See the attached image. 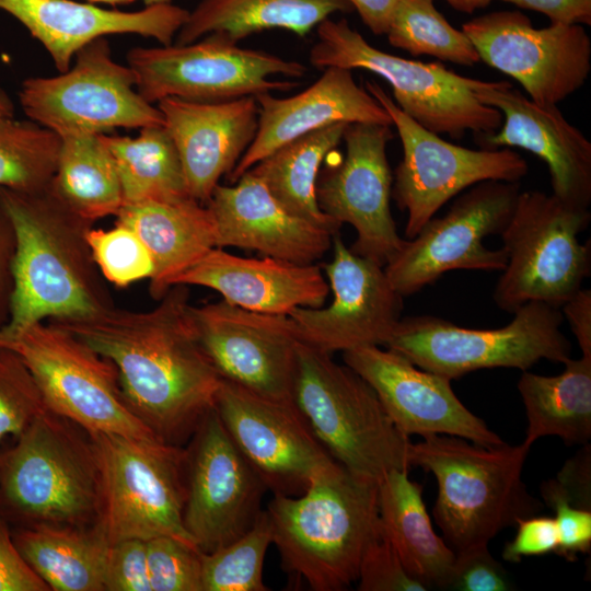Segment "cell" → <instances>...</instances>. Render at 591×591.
<instances>
[{"label": "cell", "mask_w": 591, "mask_h": 591, "mask_svg": "<svg viewBox=\"0 0 591 591\" xmlns=\"http://www.w3.org/2000/svg\"><path fill=\"white\" fill-rule=\"evenodd\" d=\"M270 544L271 522L263 510L245 534L215 552L201 553L202 591H267L263 566Z\"/></svg>", "instance_id": "obj_39"}, {"label": "cell", "mask_w": 591, "mask_h": 591, "mask_svg": "<svg viewBox=\"0 0 591 591\" xmlns=\"http://www.w3.org/2000/svg\"><path fill=\"white\" fill-rule=\"evenodd\" d=\"M363 24L375 35L386 34L399 0H348Z\"/></svg>", "instance_id": "obj_53"}, {"label": "cell", "mask_w": 591, "mask_h": 591, "mask_svg": "<svg viewBox=\"0 0 591 591\" xmlns=\"http://www.w3.org/2000/svg\"><path fill=\"white\" fill-rule=\"evenodd\" d=\"M557 375L523 371L518 381L528 427L524 442L556 436L566 444L591 439V357L568 358Z\"/></svg>", "instance_id": "obj_33"}, {"label": "cell", "mask_w": 591, "mask_h": 591, "mask_svg": "<svg viewBox=\"0 0 591 591\" xmlns=\"http://www.w3.org/2000/svg\"><path fill=\"white\" fill-rule=\"evenodd\" d=\"M126 59L138 93L151 104L166 97L218 102L290 91L298 82L269 77L302 78L308 71L299 61L240 47L222 32L185 45L134 47Z\"/></svg>", "instance_id": "obj_12"}, {"label": "cell", "mask_w": 591, "mask_h": 591, "mask_svg": "<svg viewBox=\"0 0 591 591\" xmlns=\"http://www.w3.org/2000/svg\"><path fill=\"white\" fill-rule=\"evenodd\" d=\"M391 127L348 124L343 135L345 158L316 182L320 209L356 230L350 250L383 267L405 241L398 235L390 208L393 178L386 147L393 138Z\"/></svg>", "instance_id": "obj_19"}, {"label": "cell", "mask_w": 591, "mask_h": 591, "mask_svg": "<svg viewBox=\"0 0 591 591\" xmlns=\"http://www.w3.org/2000/svg\"><path fill=\"white\" fill-rule=\"evenodd\" d=\"M479 59L517 80L531 101L557 105L584 85L591 40L579 24L536 28L519 11H496L462 25Z\"/></svg>", "instance_id": "obj_16"}, {"label": "cell", "mask_w": 591, "mask_h": 591, "mask_svg": "<svg viewBox=\"0 0 591 591\" xmlns=\"http://www.w3.org/2000/svg\"><path fill=\"white\" fill-rule=\"evenodd\" d=\"M47 408L35 379L12 350L0 347V444L18 438Z\"/></svg>", "instance_id": "obj_41"}, {"label": "cell", "mask_w": 591, "mask_h": 591, "mask_svg": "<svg viewBox=\"0 0 591 591\" xmlns=\"http://www.w3.org/2000/svg\"><path fill=\"white\" fill-rule=\"evenodd\" d=\"M215 408L229 436L274 495L299 496L336 463L293 401L221 381Z\"/></svg>", "instance_id": "obj_18"}, {"label": "cell", "mask_w": 591, "mask_h": 591, "mask_svg": "<svg viewBox=\"0 0 591 591\" xmlns=\"http://www.w3.org/2000/svg\"><path fill=\"white\" fill-rule=\"evenodd\" d=\"M115 217L138 234L151 255L149 291L155 300L176 276L217 247L213 217L190 195L124 204Z\"/></svg>", "instance_id": "obj_29"}, {"label": "cell", "mask_w": 591, "mask_h": 591, "mask_svg": "<svg viewBox=\"0 0 591 591\" xmlns=\"http://www.w3.org/2000/svg\"><path fill=\"white\" fill-rule=\"evenodd\" d=\"M348 0H201L176 34V44L222 32L239 43L273 28L306 36L334 13H349Z\"/></svg>", "instance_id": "obj_32"}, {"label": "cell", "mask_w": 591, "mask_h": 591, "mask_svg": "<svg viewBox=\"0 0 591 591\" xmlns=\"http://www.w3.org/2000/svg\"><path fill=\"white\" fill-rule=\"evenodd\" d=\"M216 224L217 247L254 250L296 264H315L337 233L287 210L252 172L234 185L218 184L206 204Z\"/></svg>", "instance_id": "obj_25"}, {"label": "cell", "mask_w": 591, "mask_h": 591, "mask_svg": "<svg viewBox=\"0 0 591 591\" xmlns=\"http://www.w3.org/2000/svg\"><path fill=\"white\" fill-rule=\"evenodd\" d=\"M93 259L105 281L118 288L150 279L151 255L129 227L115 222L108 230L92 228L86 235Z\"/></svg>", "instance_id": "obj_40"}, {"label": "cell", "mask_w": 591, "mask_h": 591, "mask_svg": "<svg viewBox=\"0 0 591 591\" xmlns=\"http://www.w3.org/2000/svg\"><path fill=\"white\" fill-rule=\"evenodd\" d=\"M560 309L582 356L591 357V290L581 288Z\"/></svg>", "instance_id": "obj_52"}, {"label": "cell", "mask_w": 591, "mask_h": 591, "mask_svg": "<svg viewBox=\"0 0 591 591\" xmlns=\"http://www.w3.org/2000/svg\"><path fill=\"white\" fill-rule=\"evenodd\" d=\"M91 2H97V3H106L111 5H119V4H128L134 2L135 0H89Z\"/></svg>", "instance_id": "obj_56"}, {"label": "cell", "mask_w": 591, "mask_h": 591, "mask_svg": "<svg viewBox=\"0 0 591 591\" xmlns=\"http://www.w3.org/2000/svg\"><path fill=\"white\" fill-rule=\"evenodd\" d=\"M591 220L589 209L572 207L553 194L520 192L500 233L507 264L494 301L513 313L536 301L560 309L591 273V243L578 235Z\"/></svg>", "instance_id": "obj_9"}, {"label": "cell", "mask_w": 591, "mask_h": 591, "mask_svg": "<svg viewBox=\"0 0 591 591\" xmlns=\"http://www.w3.org/2000/svg\"><path fill=\"white\" fill-rule=\"evenodd\" d=\"M89 433L100 467L95 524L108 543L171 536L198 548L183 520L186 449L160 439Z\"/></svg>", "instance_id": "obj_8"}, {"label": "cell", "mask_w": 591, "mask_h": 591, "mask_svg": "<svg viewBox=\"0 0 591 591\" xmlns=\"http://www.w3.org/2000/svg\"><path fill=\"white\" fill-rule=\"evenodd\" d=\"M386 35L393 47L412 56L429 55L466 67L480 61L465 33L443 18L433 0H399Z\"/></svg>", "instance_id": "obj_38"}, {"label": "cell", "mask_w": 591, "mask_h": 591, "mask_svg": "<svg viewBox=\"0 0 591 591\" xmlns=\"http://www.w3.org/2000/svg\"><path fill=\"white\" fill-rule=\"evenodd\" d=\"M104 584L105 591H151L146 541L128 538L109 546Z\"/></svg>", "instance_id": "obj_45"}, {"label": "cell", "mask_w": 591, "mask_h": 591, "mask_svg": "<svg viewBox=\"0 0 591 591\" xmlns=\"http://www.w3.org/2000/svg\"><path fill=\"white\" fill-rule=\"evenodd\" d=\"M357 581L360 591L428 590L406 570L395 549L382 533L364 553Z\"/></svg>", "instance_id": "obj_44"}, {"label": "cell", "mask_w": 591, "mask_h": 591, "mask_svg": "<svg viewBox=\"0 0 591 591\" xmlns=\"http://www.w3.org/2000/svg\"><path fill=\"white\" fill-rule=\"evenodd\" d=\"M513 314L509 324L494 329L461 327L431 315L408 316L399 320L385 347L451 381L480 369L525 371L542 359L563 363L571 357V343L560 331V309L532 301Z\"/></svg>", "instance_id": "obj_10"}, {"label": "cell", "mask_w": 591, "mask_h": 591, "mask_svg": "<svg viewBox=\"0 0 591 591\" xmlns=\"http://www.w3.org/2000/svg\"><path fill=\"white\" fill-rule=\"evenodd\" d=\"M185 449L184 526L201 553H211L254 525L268 489L229 436L216 408L205 415Z\"/></svg>", "instance_id": "obj_17"}, {"label": "cell", "mask_w": 591, "mask_h": 591, "mask_svg": "<svg viewBox=\"0 0 591 591\" xmlns=\"http://www.w3.org/2000/svg\"><path fill=\"white\" fill-rule=\"evenodd\" d=\"M16 237L13 223L0 205V328L7 325L14 292Z\"/></svg>", "instance_id": "obj_49"}, {"label": "cell", "mask_w": 591, "mask_h": 591, "mask_svg": "<svg viewBox=\"0 0 591 591\" xmlns=\"http://www.w3.org/2000/svg\"><path fill=\"white\" fill-rule=\"evenodd\" d=\"M378 494V480L336 463L301 495H274L266 511L282 568L315 591L349 588L381 535Z\"/></svg>", "instance_id": "obj_3"}, {"label": "cell", "mask_w": 591, "mask_h": 591, "mask_svg": "<svg viewBox=\"0 0 591 591\" xmlns=\"http://www.w3.org/2000/svg\"><path fill=\"white\" fill-rule=\"evenodd\" d=\"M146 4V7L151 5H158V4H167L171 3L172 0H142Z\"/></svg>", "instance_id": "obj_57"}, {"label": "cell", "mask_w": 591, "mask_h": 591, "mask_svg": "<svg viewBox=\"0 0 591 591\" xmlns=\"http://www.w3.org/2000/svg\"><path fill=\"white\" fill-rule=\"evenodd\" d=\"M333 259L324 266L333 300L328 306L296 308L299 339L333 354L364 346H384L398 324L403 298L384 267L354 253L338 233Z\"/></svg>", "instance_id": "obj_21"}, {"label": "cell", "mask_w": 591, "mask_h": 591, "mask_svg": "<svg viewBox=\"0 0 591 591\" xmlns=\"http://www.w3.org/2000/svg\"><path fill=\"white\" fill-rule=\"evenodd\" d=\"M541 495L555 512L558 533L556 554L573 561L578 554L589 553L591 547V510L576 507L557 479L542 483Z\"/></svg>", "instance_id": "obj_43"}, {"label": "cell", "mask_w": 591, "mask_h": 591, "mask_svg": "<svg viewBox=\"0 0 591 591\" xmlns=\"http://www.w3.org/2000/svg\"><path fill=\"white\" fill-rule=\"evenodd\" d=\"M343 359L370 384L405 436L448 434L484 447L506 443L460 401L450 379L422 370L386 347L355 348L344 351Z\"/></svg>", "instance_id": "obj_22"}, {"label": "cell", "mask_w": 591, "mask_h": 591, "mask_svg": "<svg viewBox=\"0 0 591 591\" xmlns=\"http://www.w3.org/2000/svg\"><path fill=\"white\" fill-rule=\"evenodd\" d=\"M151 591H202L201 552L171 536L146 541Z\"/></svg>", "instance_id": "obj_42"}, {"label": "cell", "mask_w": 591, "mask_h": 591, "mask_svg": "<svg viewBox=\"0 0 591 591\" xmlns=\"http://www.w3.org/2000/svg\"><path fill=\"white\" fill-rule=\"evenodd\" d=\"M147 311L113 306L49 320L117 368L132 413L162 441L182 445L215 408L221 376L198 335L187 286H173Z\"/></svg>", "instance_id": "obj_1"}, {"label": "cell", "mask_w": 591, "mask_h": 591, "mask_svg": "<svg viewBox=\"0 0 591 591\" xmlns=\"http://www.w3.org/2000/svg\"><path fill=\"white\" fill-rule=\"evenodd\" d=\"M346 123L303 135L273 151L248 171L291 213L338 233L341 224L318 207L316 182L324 158L343 140Z\"/></svg>", "instance_id": "obj_34"}, {"label": "cell", "mask_w": 591, "mask_h": 591, "mask_svg": "<svg viewBox=\"0 0 591 591\" xmlns=\"http://www.w3.org/2000/svg\"><path fill=\"white\" fill-rule=\"evenodd\" d=\"M292 398L316 439L348 471L379 482L409 470V437L370 384L332 354L298 341Z\"/></svg>", "instance_id": "obj_6"}, {"label": "cell", "mask_w": 591, "mask_h": 591, "mask_svg": "<svg viewBox=\"0 0 591 591\" xmlns=\"http://www.w3.org/2000/svg\"><path fill=\"white\" fill-rule=\"evenodd\" d=\"M13 541L32 569L54 591H105L111 544L101 529L35 524L18 526Z\"/></svg>", "instance_id": "obj_31"}, {"label": "cell", "mask_w": 591, "mask_h": 591, "mask_svg": "<svg viewBox=\"0 0 591 591\" xmlns=\"http://www.w3.org/2000/svg\"><path fill=\"white\" fill-rule=\"evenodd\" d=\"M304 91L289 97L270 92L255 96L258 104L256 135L229 174L236 182L245 172L281 146L336 123L392 126L383 106L354 79L352 70L327 67Z\"/></svg>", "instance_id": "obj_26"}, {"label": "cell", "mask_w": 591, "mask_h": 591, "mask_svg": "<svg viewBox=\"0 0 591 591\" xmlns=\"http://www.w3.org/2000/svg\"><path fill=\"white\" fill-rule=\"evenodd\" d=\"M100 508V467L90 433L46 409L0 451V515L18 526L88 528Z\"/></svg>", "instance_id": "obj_5"}, {"label": "cell", "mask_w": 591, "mask_h": 591, "mask_svg": "<svg viewBox=\"0 0 591 591\" xmlns=\"http://www.w3.org/2000/svg\"><path fill=\"white\" fill-rule=\"evenodd\" d=\"M569 500L579 508L591 510V445L582 448L569 459L557 475Z\"/></svg>", "instance_id": "obj_50"}, {"label": "cell", "mask_w": 591, "mask_h": 591, "mask_svg": "<svg viewBox=\"0 0 591 591\" xmlns=\"http://www.w3.org/2000/svg\"><path fill=\"white\" fill-rule=\"evenodd\" d=\"M60 138L51 189L70 209L94 223L116 216L124 204L123 192L102 134L71 132Z\"/></svg>", "instance_id": "obj_35"}, {"label": "cell", "mask_w": 591, "mask_h": 591, "mask_svg": "<svg viewBox=\"0 0 591 591\" xmlns=\"http://www.w3.org/2000/svg\"><path fill=\"white\" fill-rule=\"evenodd\" d=\"M448 589L508 591L512 589V583L503 566L494 558L486 545L456 554Z\"/></svg>", "instance_id": "obj_46"}, {"label": "cell", "mask_w": 591, "mask_h": 591, "mask_svg": "<svg viewBox=\"0 0 591 591\" xmlns=\"http://www.w3.org/2000/svg\"><path fill=\"white\" fill-rule=\"evenodd\" d=\"M102 139L113 157L124 204L189 195L177 149L164 125L143 127L136 138L102 134Z\"/></svg>", "instance_id": "obj_36"}, {"label": "cell", "mask_w": 591, "mask_h": 591, "mask_svg": "<svg viewBox=\"0 0 591 591\" xmlns=\"http://www.w3.org/2000/svg\"><path fill=\"white\" fill-rule=\"evenodd\" d=\"M157 107L177 149L189 195L206 205L256 135L255 96L218 102L166 97Z\"/></svg>", "instance_id": "obj_24"}, {"label": "cell", "mask_w": 591, "mask_h": 591, "mask_svg": "<svg viewBox=\"0 0 591 591\" xmlns=\"http://www.w3.org/2000/svg\"><path fill=\"white\" fill-rule=\"evenodd\" d=\"M545 14L552 23L591 24V0H501Z\"/></svg>", "instance_id": "obj_51"}, {"label": "cell", "mask_w": 591, "mask_h": 591, "mask_svg": "<svg viewBox=\"0 0 591 591\" xmlns=\"http://www.w3.org/2000/svg\"><path fill=\"white\" fill-rule=\"evenodd\" d=\"M455 10L471 14L486 8L493 0H445Z\"/></svg>", "instance_id": "obj_54"}, {"label": "cell", "mask_w": 591, "mask_h": 591, "mask_svg": "<svg viewBox=\"0 0 591 591\" xmlns=\"http://www.w3.org/2000/svg\"><path fill=\"white\" fill-rule=\"evenodd\" d=\"M200 343L221 379L275 401L292 398L297 345L294 321L254 312L224 300L193 306Z\"/></svg>", "instance_id": "obj_20"}, {"label": "cell", "mask_w": 591, "mask_h": 591, "mask_svg": "<svg viewBox=\"0 0 591 591\" xmlns=\"http://www.w3.org/2000/svg\"><path fill=\"white\" fill-rule=\"evenodd\" d=\"M0 347L24 361L51 412L88 432L159 439L129 408L116 366L67 329L37 322L0 332Z\"/></svg>", "instance_id": "obj_11"}, {"label": "cell", "mask_w": 591, "mask_h": 591, "mask_svg": "<svg viewBox=\"0 0 591 591\" xmlns=\"http://www.w3.org/2000/svg\"><path fill=\"white\" fill-rule=\"evenodd\" d=\"M317 42L309 60L317 69H363L382 77L395 104L420 126L437 135L460 139L499 129L502 114L485 105L476 92L488 81L467 78L440 62H421L385 53L354 30L346 19H326L316 26Z\"/></svg>", "instance_id": "obj_7"}, {"label": "cell", "mask_w": 591, "mask_h": 591, "mask_svg": "<svg viewBox=\"0 0 591 591\" xmlns=\"http://www.w3.org/2000/svg\"><path fill=\"white\" fill-rule=\"evenodd\" d=\"M19 552L9 522L0 515V591H49Z\"/></svg>", "instance_id": "obj_48"}, {"label": "cell", "mask_w": 591, "mask_h": 591, "mask_svg": "<svg viewBox=\"0 0 591 591\" xmlns=\"http://www.w3.org/2000/svg\"><path fill=\"white\" fill-rule=\"evenodd\" d=\"M530 448L524 441L484 447L448 434L410 442V466L437 480L433 518L455 554L488 545L502 530L542 510L522 479Z\"/></svg>", "instance_id": "obj_4"}, {"label": "cell", "mask_w": 591, "mask_h": 591, "mask_svg": "<svg viewBox=\"0 0 591 591\" xmlns=\"http://www.w3.org/2000/svg\"><path fill=\"white\" fill-rule=\"evenodd\" d=\"M216 290L245 310L288 315L296 308L323 306L329 286L316 264H296L265 256L246 258L221 247L209 251L172 281V286Z\"/></svg>", "instance_id": "obj_28"}, {"label": "cell", "mask_w": 591, "mask_h": 591, "mask_svg": "<svg viewBox=\"0 0 591 591\" xmlns=\"http://www.w3.org/2000/svg\"><path fill=\"white\" fill-rule=\"evenodd\" d=\"M476 97L502 114L499 131L479 136L484 149L518 147L530 151L546 163L554 196L589 209L591 142L557 105H538L508 81H488Z\"/></svg>", "instance_id": "obj_23"}, {"label": "cell", "mask_w": 591, "mask_h": 591, "mask_svg": "<svg viewBox=\"0 0 591 591\" xmlns=\"http://www.w3.org/2000/svg\"><path fill=\"white\" fill-rule=\"evenodd\" d=\"M74 57L65 72L22 82L19 102L31 120L59 136L164 125L160 109L138 93L130 67L113 59L107 39L92 40Z\"/></svg>", "instance_id": "obj_13"}, {"label": "cell", "mask_w": 591, "mask_h": 591, "mask_svg": "<svg viewBox=\"0 0 591 591\" xmlns=\"http://www.w3.org/2000/svg\"><path fill=\"white\" fill-rule=\"evenodd\" d=\"M366 90L389 113L402 142L392 196L398 209L407 212L408 239L462 190L484 181L519 182L528 174V163L517 152L448 142L406 115L375 81H366Z\"/></svg>", "instance_id": "obj_14"}, {"label": "cell", "mask_w": 591, "mask_h": 591, "mask_svg": "<svg viewBox=\"0 0 591 591\" xmlns=\"http://www.w3.org/2000/svg\"><path fill=\"white\" fill-rule=\"evenodd\" d=\"M519 194L518 182L484 181L471 186L444 216L432 217L405 240L384 266L393 288L407 297L451 270H503L506 252L486 247L484 239L502 232Z\"/></svg>", "instance_id": "obj_15"}, {"label": "cell", "mask_w": 591, "mask_h": 591, "mask_svg": "<svg viewBox=\"0 0 591 591\" xmlns=\"http://www.w3.org/2000/svg\"><path fill=\"white\" fill-rule=\"evenodd\" d=\"M381 533L406 570L427 589H448L456 554L433 530L422 487L408 471H392L379 480Z\"/></svg>", "instance_id": "obj_30"}, {"label": "cell", "mask_w": 591, "mask_h": 591, "mask_svg": "<svg viewBox=\"0 0 591 591\" xmlns=\"http://www.w3.org/2000/svg\"><path fill=\"white\" fill-rule=\"evenodd\" d=\"M517 526L514 537L503 547L505 560L519 563L524 557L556 554L558 533L554 518L535 514L521 519Z\"/></svg>", "instance_id": "obj_47"}, {"label": "cell", "mask_w": 591, "mask_h": 591, "mask_svg": "<svg viewBox=\"0 0 591 591\" xmlns=\"http://www.w3.org/2000/svg\"><path fill=\"white\" fill-rule=\"evenodd\" d=\"M60 144L58 134L33 120L0 119V187L21 193L46 189Z\"/></svg>", "instance_id": "obj_37"}, {"label": "cell", "mask_w": 591, "mask_h": 591, "mask_svg": "<svg viewBox=\"0 0 591 591\" xmlns=\"http://www.w3.org/2000/svg\"><path fill=\"white\" fill-rule=\"evenodd\" d=\"M0 205L16 237L11 313L0 332L115 306L86 239L94 222L70 209L50 185L35 193L0 187Z\"/></svg>", "instance_id": "obj_2"}, {"label": "cell", "mask_w": 591, "mask_h": 591, "mask_svg": "<svg viewBox=\"0 0 591 591\" xmlns=\"http://www.w3.org/2000/svg\"><path fill=\"white\" fill-rule=\"evenodd\" d=\"M0 10L27 28L59 72L70 68L82 47L106 35L138 34L171 45L189 15V11L172 3L125 12L72 0H0Z\"/></svg>", "instance_id": "obj_27"}, {"label": "cell", "mask_w": 591, "mask_h": 591, "mask_svg": "<svg viewBox=\"0 0 591 591\" xmlns=\"http://www.w3.org/2000/svg\"><path fill=\"white\" fill-rule=\"evenodd\" d=\"M14 104L9 95L0 88V119L13 117Z\"/></svg>", "instance_id": "obj_55"}]
</instances>
